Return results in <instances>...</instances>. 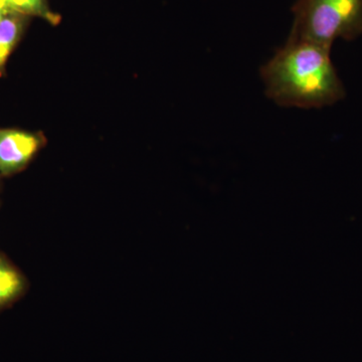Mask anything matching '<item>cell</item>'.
Returning a JSON list of instances; mask_svg holds the SVG:
<instances>
[{"label":"cell","mask_w":362,"mask_h":362,"mask_svg":"<svg viewBox=\"0 0 362 362\" xmlns=\"http://www.w3.org/2000/svg\"><path fill=\"white\" fill-rule=\"evenodd\" d=\"M330 52L311 40L288 37L261 68L267 96L288 108L320 109L341 101L344 86Z\"/></svg>","instance_id":"1"},{"label":"cell","mask_w":362,"mask_h":362,"mask_svg":"<svg viewBox=\"0 0 362 362\" xmlns=\"http://www.w3.org/2000/svg\"><path fill=\"white\" fill-rule=\"evenodd\" d=\"M289 37L332 47L338 39L356 40L362 33V0H297Z\"/></svg>","instance_id":"2"},{"label":"cell","mask_w":362,"mask_h":362,"mask_svg":"<svg viewBox=\"0 0 362 362\" xmlns=\"http://www.w3.org/2000/svg\"><path fill=\"white\" fill-rule=\"evenodd\" d=\"M42 141L28 131L0 129V173L11 175L30 163L39 151Z\"/></svg>","instance_id":"3"},{"label":"cell","mask_w":362,"mask_h":362,"mask_svg":"<svg viewBox=\"0 0 362 362\" xmlns=\"http://www.w3.org/2000/svg\"><path fill=\"white\" fill-rule=\"evenodd\" d=\"M25 288L23 274L0 254V309L13 303L23 294Z\"/></svg>","instance_id":"4"},{"label":"cell","mask_w":362,"mask_h":362,"mask_svg":"<svg viewBox=\"0 0 362 362\" xmlns=\"http://www.w3.org/2000/svg\"><path fill=\"white\" fill-rule=\"evenodd\" d=\"M28 16L11 13L0 21V69L6 65L14 47L20 42Z\"/></svg>","instance_id":"5"},{"label":"cell","mask_w":362,"mask_h":362,"mask_svg":"<svg viewBox=\"0 0 362 362\" xmlns=\"http://www.w3.org/2000/svg\"><path fill=\"white\" fill-rule=\"evenodd\" d=\"M13 13L25 16H37L51 25H58L61 16L52 11L47 0H6Z\"/></svg>","instance_id":"6"},{"label":"cell","mask_w":362,"mask_h":362,"mask_svg":"<svg viewBox=\"0 0 362 362\" xmlns=\"http://www.w3.org/2000/svg\"><path fill=\"white\" fill-rule=\"evenodd\" d=\"M11 9L7 6L6 0H0V21L4 20L7 14L11 13Z\"/></svg>","instance_id":"7"}]
</instances>
